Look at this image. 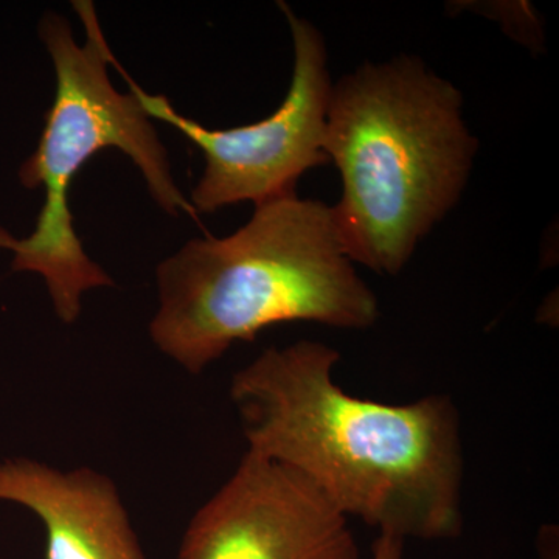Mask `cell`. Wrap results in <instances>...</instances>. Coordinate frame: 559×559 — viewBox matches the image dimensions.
<instances>
[{"mask_svg": "<svg viewBox=\"0 0 559 559\" xmlns=\"http://www.w3.org/2000/svg\"><path fill=\"white\" fill-rule=\"evenodd\" d=\"M73 9L86 28L84 46L75 43L69 22L58 14L47 13L40 21V38L57 73V92L38 150L22 165L20 179L27 189L44 187L46 202L31 237L16 240L0 229V248L14 253L13 271L43 275L55 312L64 323L79 320L86 290L114 286V280L84 252L69 209L73 176L98 151L109 146L123 151L162 209L171 215L182 210L198 219L197 210L173 180L167 151L139 98L132 92L120 94L110 84L112 51L94 3L80 0Z\"/></svg>", "mask_w": 559, "mask_h": 559, "instance_id": "4", "label": "cell"}, {"mask_svg": "<svg viewBox=\"0 0 559 559\" xmlns=\"http://www.w3.org/2000/svg\"><path fill=\"white\" fill-rule=\"evenodd\" d=\"M294 43V69L285 102L267 119L230 130H209L176 112L164 95L146 94L117 66L132 94L150 117L175 127L205 156V170L191 193L193 209L213 213L227 205L252 201L261 205L296 194V186L308 170L329 164L325 139L331 81L329 51L322 33L301 20L285 2Z\"/></svg>", "mask_w": 559, "mask_h": 559, "instance_id": "5", "label": "cell"}, {"mask_svg": "<svg viewBox=\"0 0 559 559\" xmlns=\"http://www.w3.org/2000/svg\"><path fill=\"white\" fill-rule=\"evenodd\" d=\"M157 285L151 340L191 374L277 323L367 330L380 318L331 205L297 194L257 205L230 237L187 242L157 267Z\"/></svg>", "mask_w": 559, "mask_h": 559, "instance_id": "2", "label": "cell"}, {"mask_svg": "<svg viewBox=\"0 0 559 559\" xmlns=\"http://www.w3.org/2000/svg\"><path fill=\"white\" fill-rule=\"evenodd\" d=\"M538 559H559V528L555 524H546L539 528L538 539Z\"/></svg>", "mask_w": 559, "mask_h": 559, "instance_id": "8", "label": "cell"}, {"mask_svg": "<svg viewBox=\"0 0 559 559\" xmlns=\"http://www.w3.org/2000/svg\"><path fill=\"white\" fill-rule=\"evenodd\" d=\"M462 92L415 57L366 62L333 83L323 151L341 173L333 210L345 255L396 275L457 205L479 142Z\"/></svg>", "mask_w": 559, "mask_h": 559, "instance_id": "3", "label": "cell"}, {"mask_svg": "<svg viewBox=\"0 0 559 559\" xmlns=\"http://www.w3.org/2000/svg\"><path fill=\"white\" fill-rule=\"evenodd\" d=\"M337 349L271 347L230 382L248 452L299 473L344 516L401 539L463 530L460 415L448 395L384 404L334 381Z\"/></svg>", "mask_w": 559, "mask_h": 559, "instance_id": "1", "label": "cell"}, {"mask_svg": "<svg viewBox=\"0 0 559 559\" xmlns=\"http://www.w3.org/2000/svg\"><path fill=\"white\" fill-rule=\"evenodd\" d=\"M403 550L404 539L388 533H380L371 547L373 559H403Z\"/></svg>", "mask_w": 559, "mask_h": 559, "instance_id": "9", "label": "cell"}, {"mask_svg": "<svg viewBox=\"0 0 559 559\" xmlns=\"http://www.w3.org/2000/svg\"><path fill=\"white\" fill-rule=\"evenodd\" d=\"M0 500L43 522L46 559H148L116 481L100 471L9 459L0 463Z\"/></svg>", "mask_w": 559, "mask_h": 559, "instance_id": "7", "label": "cell"}, {"mask_svg": "<svg viewBox=\"0 0 559 559\" xmlns=\"http://www.w3.org/2000/svg\"><path fill=\"white\" fill-rule=\"evenodd\" d=\"M178 559H359L348 518L296 471L246 452L191 518Z\"/></svg>", "mask_w": 559, "mask_h": 559, "instance_id": "6", "label": "cell"}]
</instances>
